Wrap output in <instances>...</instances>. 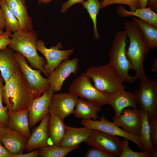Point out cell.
Wrapping results in <instances>:
<instances>
[{"label":"cell","mask_w":157,"mask_h":157,"mask_svg":"<svg viewBox=\"0 0 157 157\" xmlns=\"http://www.w3.org/2000/svg\"><path fill=\"white\" fill-rule=\"evenodd\" d=\"M5 83L2 98L7 110L15 112L29 108L34 98L21 71L16 73Z\"/></svg>","instance_id":"6da1fadb"},{"label":"cell","mask_w":157,"mask_h":157,"mask_svg":"<svg viewBox=\"0 0 157 157\" xmlns=\"http://www.w3.org/2000/svg\"><path fill=\"white\" fill-rule=\"evenodd\" d=\"M124 26L129 41L126 50V56L135 72V76L140 80H145L148 76L144 69V63L151 49L140 28L133 19L126 21Z\"/></svg>","instance_id":"7a4b0ae2"},{"label":"cell","mask_w":157,"mask_h":157,"mask_svg":"<svg viewBox=\"0 0 157 157\" xmlns=\"http://www.w3.org/2000/svg\"><path fill=\"white\" fill-rule=\"evenodd\" d=\"M38 34L35 31L26 32L19 29L12 34L8 47L18 52L26 59L32 68L39 69L46 76L43 67L46 61L38 54L36 49Z\"/></svg>","instance_id":"3957f363"},{"label":"cell","mask_w":157,"mask_h":157,"mask_svg":"<svg viewBox=\"0 0 157 157\" xmlns=\"http://www.w3.org/2000/svg\"><path fill=\"white\" fill-rule=\"evenodd\" d=\"M85 73L92 80L94 86L100 91L111 95L125 86L123 80L115 67L111 63L89 68Z\"/></svg>","instance_id":"277c9868"},{"label":"cell","mask_w":157,"mask_h":157,"mask_svg":"<svg viewBox=\"0 0 157 157\" xmlns=\"http://www.w3.org/2000/svg\"><path fill=\"white\" fill-rule=\"evenodd\" d=\"M127 38V33L124 30L116 32L109 50V63L116 68L124 82L133 84L138 78L129 73L130 70L133 69V67L126 55Z\"/></svg>","instance_id":"5b68a950"},{"label":"cell","mask_w":157,"mask_h":157,"mask_svg":"<svg viewBox=\"0 0 157 157\" xmlns=\"http://www.w3.org/2000/svg\"><path fill=\"white\" fill-rule=\"evenodd\" d=\"M91 80L85 73L82 74L71 83L69 92L98 107L108 104L111 95L97 89L92 84Z\"/></svg>","instance_id":"8992f818"},{"label":"cell","mask_w":157,"mask_h":157,"mask_svg":"<svg viewBox=\"0 0 157 157\" xmlns=\"http://www.w3.org/2000/svg\"><path fill=\"white\" fill-rule=\"evenodd\" d=\"M134 93L139 110L147 114L149 119L157 117V80L150 78L140 80L138 89Z\"/></svg>","instance_id":"52a82bcc"},{"label":"cell","mask_w":157,"mask_h":157,"mask_svg":"<svg viewBox=\"0 0 157 157\" xmlns=\"http://www.w3.org/2000/svg\"><path fill=\"white\" fill-rule=\"evenodd\" d=\"M13 55L34 98L40 97L44 91L50 89V84L48 78L42 76V72L40 70L33 69L28 64L25 58L19 53L15 51L14 52Z\"/></svg>","instance_id":"ba28073f"},{"label":"cell","mask_w":157,"mask_h":157,"mask_svg":"<svg viewBox=\"0 0 157 157\" xmlns=\"http://www.w3.org/2000/svg\"><path fill=\"white\" fill-rule=\"evenodd\" d=\"M62 47L61 44L58 43L56 46L47 48L43 41L41 40L37 41V50L44 56L46 59V63L43 68L46 76L47 78L63 60L69 58L74 52V49L60 50Z\"/></svg>","instance_id":"9c48e42d"},{"label":"cell","mask_w":157,"mask_h":157,"mask_svg":"<svg viewBox=\"0 0 157 157\" xmlns=\"http://www.w3.org/2000/svg\"><path fill=\"white\" fill-rule=\"evenodd\" d=\"M81 124L92 130L100 131L108 134L126 138L135 144L142 151L143 150V147L139 137L127 133L113 122L108 121L104 116L100 117L99 120L83 119Z\"/></svg>","instance_id":"30bf717a"},{"label":"cell","mask_w":157,"mask_h":157,"mask_svg":"<svg viewBox=\"0 0 157 157\" xmlns=\"http://www.w3.org/2000/svg\"><path fill=\"white\" fill-rule=\"evenodd\" d=\"M85 142L90 146L119 156L122 149L123 140L119 136L92 130L91 135Z\"/></svg>","instance_id":"8fae6325"},{"label":"cell","mask_w":157,"mask_h":157,"mask_svg":"<svg viewBox=\"0 0 157 157\" xmlns=\"http://www.w3.org/2000/svg\"><path fill=\"white\" fill-rule=\"evenodd\" d=\"M78 97L70 92L54 94L51 99L48 113L64 119L74 114Z\"/></svg>","instance_id":"7c38bea8"},{"label":"cell","mask_w":157,"mask_h":157,"mask_svg":"<svg viewBox=\"0 0 157 157\" xmlns=\"http://www.w3.org/2000/svg\"><path fill=\"white\" fill-rule=\"evenodd\" d=\"M79 65V60L77 57L63 60L48 78L50 84V89L54 92L60 91L66 79L72 74H76Z\"/></svg>","instance_id":"4fadbf2b"},{"label":"cell","mask_w":157,"mask_h":157,"mask_svg":"<svg viewBox=\"0 0 157 157\" xmlns=\"http://www.w3.org/2000/svg\"><path fill=\"white\" fill-rule=\"evenodd\" d=\"M28 139L20 132L8 126L0 127V141L13 155L24 152Z\"/></svg>","instance_id":"5bb4252c"},{"label":"cell","mask_w":157,"mask_h":157,"mask_svg":"<svg viewBox=\"0 0 157 157\" xmlns=\"http://www.w3.org/2000/svg\"><path fill=\"white\" fill-rule=\"evenodd\" d=\"M113 122L118 126L122 127L127 133L139 137L141 123L139 110L131 107L125 108L119 116L114 115Z\"/></svg>","instance_id":"9a60e30c"},{"label":"cell","mask_w":157,"mask_h":157,"mask_svg":"<svg viewBox=\"0 0 157 157\" xmlns=\"http://www.w3.org/2000/svg\"><path fill=\"white\" fill-rule=\"evenodd\" d=\"M54 92L48 89L44 91L42 95L33 100L29 108L30 128H33L48 113L51 99Z\"/></svg>","instance_id":"2e32d148"},{"label":"cell","mask_w":157,"mask_h":157,"mask_svg":"<svg viewBox=\"0 0 157 157\" xmlns=\"http://www.w3.org/2000/svg\"><path fill=\"white\" fill-rule=\"evenodd\" d=\"M50 114L48 113L41 121L39 125L33 131L26 144L25 150L29 152L50 145L48 124Z\"/></svg>","instance_id":"e0dca14e"},{"label":"cell","mask_w":157,"mask_h":157,"mask_svg":"<svg viewBox=\"0 0 157 157\" xmlns=\"http://www.w3.org/2000/svg\"><path fill=\"white\" fill-rule=\"evenodd\" d=\"M124 87L118 90L111 97L108 104L114 109L115 115L119 116L125 108L131 107L137 109V101L135 94L126 91Z\"/></svg>","instance_id":"ac0fdd59"},{"label":"cell","mask_w":157,"mask_h":157,"mask_svg":"<svg viewBox=\"0 0 157 157\" xmlns=\"http://www.w3.org/2000/svg\"><path fill=\"white\" fill-rule=\"evenodd\" d=\"M5 1L19 22L20 30L26 32L33 31L32 18L28 14L25 3L22 0H5Z\"/></svg>","instance_id":"d6986e66"},{"label":"cell","mask_w":157,"mask_h":157,"mask_svg":"<svg viewBox=\"0 0 157 157\" xmlns=\"http://www.w3.org/2000/svg\"><path fill=\"white\" fill-rule=\"evenodd\" d=\"M13 53L8 46L0 49V73L5 82L13 75L21 71Z\"/></svg>","instance_id":"ffe728a7"},{"label":"cell","mask_w":157,"mask_h":157,"mask_svg":"<svg viewBox=\"0 0 157 157\" xmlns=\"http://www.w3.org/2000/svg\"><path fill=\"white\" fill-rule=\"evenodd\" d=\"M67 132L59 146L70 147L78 146L85 142L92 132V130L85 126L75 128L67 126Z\"/></svg>","instance_id":"44dd1931"},{"label":"cell","mask_w":157,"mask_h":157,"mask_svg":"<svg viewBox=\"0 0 157 157\" xmlns=\"http://www.w3.org/2000/svg\"><path fill=\"white\" fill-rule=\"evenodd\" d=\"M29 108L15 112L7 110L9 118L8 126L18 131L28 139L31 135L28 122Z\"/></svg>","instance_id":"7402d4cb"},{"label":"cell","mask_w":157,"mask_h":157,"mask_svg":"<svg viewBox=\"0 0 157 157\" xmlns=\"http://www.w3.org/2000/svg\"><path fill=\"white\" fill-rule=\"evenodd\" d=\"M67 131L63 119L59 116L50 114L48 124V132L52 145L58 146Z\"/></svg>","instance_id":"603a6c76"},{"label":"cell","mask_w":157,"mask_h":157,"mask_svg":"<svg viewBox=\"0 0 157 157\" xmlns=\"http://www.w3.org/2000/svg\"><path fill=\"white\" fill-rule=\"evenodd\" d=\"M116 12L118 15L121 17L135 16L157 27V13L149 7L140 8L133 11H128L120 4L117 7Z\"/></svg>","instance_id":"cb8c5ba5"},{"label":"cell","mask_w":157,"mask_h":157,"mask_svg":"<svg viewBox=\"0 0 157 157\" xmlns=\"http://www.w3.org/2000/svg\"><path fill=\"white\" fill-rule=\"evenodd\" d=\"M101 109V107L97 106L84 99L78 98L74 114L78 118L96 120L98 118V113Z\"/></svg>","instance_id":"d4e9b609"},{"label":"cell","mask_w":157,"mask_h":157,"mask_svg":"<svg viewBox=\"0 0 157 157\" xmlns=\"http://www.w3.org/2000/svg\"><path fill=\"white\" fill-rule=\"evenodd\" d=\"M140 110L141 123L139 137V140L143 147V151L151 153L156 150L153 147L150 140L148 115L145 112Z\"/></svg>","instance_id":"484cf974"},{"label":"cell","mask_w":157,"mask_h":157,"mask_svg":"<svg viewBox=\"0 0 157 157\" xmlns=\"http://www.w3.org/2000/svg\"><path fill=\"white\" fill-rule=\"evenodd\" d=\"M132 19L140 28L149 48H156L157 47V27L135 17Z\"/></svg>","instance_id":"4316f807"},{"label":"cell","mask_w":157,"mask_h":157,"mask_svg":"<svg viewBox=\"0 0 157 157\" xmlns=\"http://www.w3.org/2000/svg\"><path fill=\"white\" fill-rule=\"evenodd\" d=\"M83 7L87 10L93 24L94 35L96 39L99 38L97 26V17L101 8L99 0H87L82 3Z\"/></svg>","instance_id":"83f0119b"},{"label":"cell","mask_w":157,"mask_h":157,"mask_svg":"<svg viewBox=\"0 0 157 157\" xmlns=\"http://www.w3.org/2000/svg\"><path fill=\"white\" fill-rule=\"evenodd\" d=\"M79 145L70 147H62L50 145L39 148V157H64L72 150L78 148Z\"/></svg>","instance_id":"f1b7e54d"},{"label":"cell","mask_w":157,"mask_h":157,"mask_svg":"<svg viewBox=\"0 0 157 157\" xmlns=\"http://www.w3.org/2000/svg\"><path fill=\"white\" fill-rule=\"evenodd\" d=\"M0 6L3 13L6 31L14 32L20 29L19 22L9 9L5 1L1 0Z\"/></svg>","instance_id":"f546056e"},{"label":"cell","mask_w":157,"mask_h":157,"mask_svg":"<svg viewBox=\"0 0 157 157\" xmlns=\"http://www.w3.org/2000/svg\"><path fill=\"white\" fill-rule=\"evenodd\" d=\"M129 140L124 138L123 140L122 150L120 157H150L151 153L142 151L138 152L131 149L129 147Z\"/></svg>","instance_id":"4dcf8cb0"},{"label":"cell","mask_w":157,"mask_h":157,"mask_svg":"<svg viewBox=\"0 0 157 157\" xmlns=\"http://www.w3.org/2000/svg\"><path fill=\"white\" fill-rule=\"evenodd\" d=\"M3 79L0 73V127L8 126L9 118L6 107L3 106L2 98L3 88Z\"/></svg>","instance_id":"1f68e13d"},{"label":"cell","mask_w":157,"mask_h":157,"mask_svg":"<svg viewBox=\"0 0 157 157\" xmlns=\"http://www.w3.org/2000/svg\"><path fill=\"white\" fill-rule=\"evenodd\" d=\"M115 4H123L129 6L130 10L133 11L140 8L138 0H103L101 2V8Z\"/></svg>","instance_id":"d6a6232c"},{"label":"cell","mask_w":157,"mask_h":157,"mask_svg":"<svg viewBox=\"0 0 157 157\" xmlns=\"http://www.w3.org/2000/svg\"><path fill=\"white\" fill-rule=\"evenodd\" d=\"M85 157H116L115 155L101 149L92 147L87 151Z\"/></svg>","instance_id":"836d02e7"},{"label":"cell","mask_w":157,"mask_h":157,"mask_svg":"<svg viewBox=\"0 0 157 157\" xmlns=\"http://www.w3.org/2000/svg\"><path fill=\"white\" fill-rule=\"evenodd\" d=\"M150 127V139L155 150H157V117L149 119Z\"/></svg>","instance_id":"e575fe53"},{"label":"cell","mask_w":157,"mask_h":157,"mask_svg":"<svg viewBox=\"0 0 157 157\" xmlns=\"http://www.w3.org/2000/svg\"><path fill=\"white\" fill-rule=\"evenodd\" d=\"M11 35V32L6 31L0 36V49H3L8 46L10 42V37Z\"/></svg>","instance_id":"d590c367"},{"label":"cell","mask_w":157,"mask_h":157,"mask_svg":"<svg viewBox=\"0 0 157 157\" xmlns=\"http://www.w3.org/2000/svg\"><path fill=\"white\" fill-rule=\"evenodd\" d=\"M85 0H68L64 2L62 5L61 12L64 13L73 5L79 3H82Z\"/></svg>","instance_id":"8d00e7d4"},{"label":"cell","mask_w":157,"mask_h":157,"mask_svg":"<svg viewBox=\"0 0 157 157\" xmlns=\"http://www.w3.org/2000/svg\"><path fill=\"white\" fill-rule=\"evenodd\" d=\"M39 157V149L34 150L26 154H20L14 155L13 157Z\"/></svg>","instance_id":"74e56055"},{"label":"cell","mask_w":157,"mask_h":157,"mask_svg":"<svg viewBox=\"0 0 157 157\" xmlns=\"http://www.w3.org/2000/svg\"><path fill=\"white\" fill-rule=\"evenodd\" d=\"M0 157H13V155L10 153L6 149L0 141Z\"/></svg>","instance_id":"f35d334b"},{"label":"cell","mask_w":157,"mask_h":157,"mask_svg":"<svg viewBox=\"0 0 157 157\" xmlns=\"http://www.w3.org/2000/svg\"><path fill=\"white\" fill-rule=\"evenodd\" d=\"M147 7L151 8L155 10H157V0H147Z\"/></svg>","instance_id":"ab89813d"},{"label":"cell","mask_w":157,"mask_h":157,"mask_svg":"<svg viewBox=\"0 0 157 157\" xmlns=\"http://www.w3.org/2000/svg\"><path fill=\"white\" fill-rule=\"evenodd\" d=\"M5 28V21L2 11L0 7V29Z\"/></svg>","instance_id":"60d3db41"},{"label":"cell","mask_w":157,"mask_h":157,"mask_svg":"<svg viewBox=\"0 0 157 157\" xmlns=\"http://www.w3.org/2000/svg\"><path fill=\"white\" fill-rule=\"evenodd\" d=\"M140 5L141 8H145L147 7V0H138Z\"/></svg>","instance_id":"b9f144b4"},{"label":"cell","mask_w":157,"mask_h":157,"mask_svg":"<svg viewBox=\"0 0 157 157\" xmlns=\"http://www.w3.org/2000/svg\"><path fill=\"white\" fill-rule=\"evenodd\" d=\"M157 70V60L156 58L154 60L151 69L152 72H156Z\"/></svg>","instance_id":"7bdbcfd3"},{"label":"cell","mask_w":157,"mask_h":157,"mask_svg":"<svg viewBox=\"0 0 157 157\" xmlns=\"http://www.w3.org/2000/svg\"><path fill=\"white\" fill-rule=\"evenodd\" d=\"M53 0H37L38 3L39 4H47Z\"/></svg>","instance_id":"ee69618b"},{"label":"cell","mask_w":157,"mask_h":157,"mask_svg":"<svg viewBox=\"0 0 157 157\" xmlns=\"http://www.w3.org/2000/svg\"><path fill=\"white\" fill-rule=\"evenodd\" d=\"M157 150H154L153 152L151 153L150 157H156L157 156Z\"/></svg>","instance_id":"f6af8a7d"},{"label":"cell","mask_w":157,"mask_h":157,"mask_svg":"<svg viewBox=\"0 0 157 157\" xmlns=\"http://www.w3.org/2000/svg\"><path fill=\"white\" fill-rule=\"evenodd\" d=\"M4 33V32L3 31L2 29H0V36L2 35Z\"/></svg>","instance_id":"bcb514c9"},{"label":"cell","mask_w":157,"mask_h":157,"mask_svg":"<svg viewBox=\"0 0 157 157\" xmlns=\"http://www.w3.org/2000/svg\"><path fill=\"white\" fill-rule=\"evenodd\" d=\"M23 2L25 3V0H22Z\"/></svg>","instance_id":"7dc6e473"},{"label":"cell","mask_w":157,"mask_h":157,"mask_svg":"<svg viewBox=\"0 0 157 157\" xmlns=\"http://www.w3.org/2000/svg\"><path fill=\"white\" fill-rule=\"evenodd\" d=\"M1 0L5 1V0Z\"/></svg>","instance_id":"c3c4849f"},{"label":"cell","mask_w":157,"mask_h":157,"mask_svg":"<svg viewBox=\"0 0 157 157\" xmlns=\"http://www.w3.org/2000/svg\"><path fill=\"white\" fill-rule=\"evenodd\" d=\"M101 1H102L103 0H100Z\"/></svg>","instance_id":"681fc988"},{"label":"cell","mask_w":157,"mask_h":157,"mask_svg":"<svg viewBox=\"0 0 157 157\" xmlns=\"http://www.w3.org/2000/svg\"><path fill=\"white\" fill-rule=\"evenodd\" d=\"M0 2H1V0H0Z\"/></svg>","instance_id":"f907efd6"}]
</instances>
